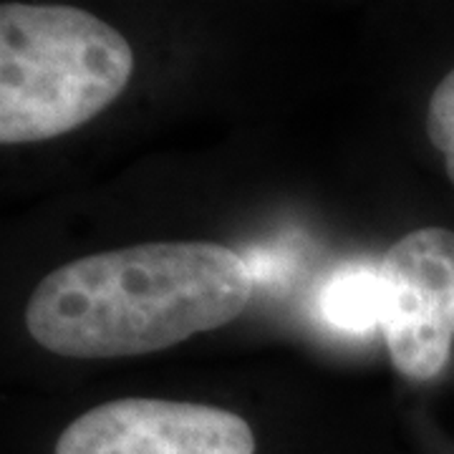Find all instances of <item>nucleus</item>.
<instances>
[{
  "label": "nucleus",
  "instance_id": "f257e3e1",
  "mask_svg": "<svg viewBox=\"0 0 454 454\" xmlns=\"http://www.w3.org/2000/svg\"><path fill=\"white\" fill-rule=\"evenodd\" d=\"M250 295L253 273L235 250L146 243L56 268L31 293L26 328L59 356H142L235 321Z\"/></svg>",
  "mask_w": 454,
  "mask_h": 454
},
{
  "label": "nucleus",
  "instance_id": "f03ea898",
  "mask_svg": "<svg viewBox=\"0 0 454 454\" xmlns=\"http://www.w3.org/2000/svg\"><path fill=\"white\" fill-rule=\"evenodd\" d=\"M134 53L101 18L68 5H0V142L31 145L91 121L124 91Z\"/></svg>",
  "mask_w": 454,
  "mask_h": 454
},
{
  "label": "nucleus",
  "instance_id": "7ed1b4c3",
  "mask_svg": "<svg viewBox=\"0 0 454 454\" xmlns=\"http://www.w3.org/2000/svg\"><path fill=\"white\" fill-rule=\"evenodd\" d=\"M379 325L396 372L437 379L454 340V230L422 227L391 245L379 268Z\"/></svg>",
  "mask_w": 454,
  "mask_h": 454
},
{
  "label": "nucleus",
  "instance_id": "20e7f679",
  "mask_svg": "<svg viewBox=\"0 0 454 454\" xmlns=\"http://www.w3.org/2000/svg\"><path fill=\"white\" fill-rule=\"evenodd\" d=\"M53 454H255V437L227 409L116 399L68 424Z\"/></svg>",
  "mask_w": 454,
  "mask_h": 454
},
{
  "label": "nucleus",
  "instance_id": "39448f33",
  "mask_svg": "<svg viewBox=\"0 0 454 454\" xmlns=\"http://www.w3.org/2000/svg\"><path fill=\"white\" fill-rule=\"evenodd\" d=\"M324 316L343 331H366L379 324V273L366 268L343 270L325 286Z\"/></svg>",
  "mask_w": 454,
  "mask_h": 454
},
{
  "label": "nucleus",
  "instance_id": "423d86ee",
  "mask_svg": "<svg viewBox=\"0 0 454 454\" xmlns=\"http://www.w3.org/2000/svg\"><path fill=\"white\" fill-rule=\"evenodd\" d=\"M427 134L429 142L444 154V167L454 184V68L437 83L429 98Z\"/></svg>",
  "mask_w": 454,
  "mask_h": 454
}]
</instances>
